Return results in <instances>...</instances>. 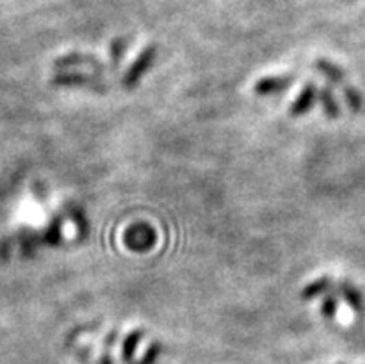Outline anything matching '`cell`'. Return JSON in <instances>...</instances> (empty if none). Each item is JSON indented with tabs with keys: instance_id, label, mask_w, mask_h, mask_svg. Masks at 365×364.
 <instances>
[{
	"instance_id": "cell-1",
	"label": "cell",
	"mask_w": 365,
	"mask_h": 364,
	"mask_svg": "<svg viewBox=\"0 0 365 364\" xmlns=\"http://www.w3.org/2000/svg\"><path fill=\"white\" fill-rule=\"evenodd\" d=\"M156 45H147L141 52H139V56L130 63V67L126 69L123 76V84L124 88H132V86H136L137 82L141 80V76L150 69V65L154 63L156 58Z\"/></svg>"
},
{
	"instance_id": "cell-2",
	"label": "cell",
	"mask_w": 365,
	"mask_h": 364,
	"mask_svg": "<svg viewBox=\"0 0 365 364\" xmlns=\"http://www.w3.org/2000/svg\"><path fill=\"white\" fill-rule=\"evenodd\" d=\"M317 97V86L314 80L304 82V86L301 88L298 95L293 99L290 106V115L291 117H298V115H303L309 110V108L314 106V102H316Z\"/></svg>"
},
{
	"instance_id": "cell-3",
	"label": "cell",
	"mask_w": 365,
	"mask_h": 364,
	"mask_svg": "<svg viewBox=\"0 0 365 364\" xmlns=\"http://www.w3.org/2000/svg\"><path fill=\"white\" fill-rule=\"evenodd\" d=\"M293 82H295V76L293 75L263 76V78L256 80V84H254V93L256 95L279 93V91H282V89L290 88Z\"/></svg>"
},
{
	"instance_id": "cell-4",
	"label": "cell",
	"mask_w": 365,
	"mask_h": 364,
	"mask_svg": "<svg viewBox=\"0 0 365 364\" xmlns=\"http://www.w3.org/2000/svg\"><path fill=\"white\" fill-rule=\"evenodd\" d=\"M54 65L56 67H75V65H89L93 67L95 71H104V63H100L99 60H95L93 56H86V54H65V56H60L58 60H54Z\"/></svg>"
},
{
	"instance_id": "cell-5",
	"label": "cell",
	"mask_w": 365,
	"mask_h": 364,
	"mask_svg": "<svg viewBox=\"0 0 365 364\" xmlns=\"http://www.w3.org/2000/svg\"><path fill=\"white\" fill-rule=\"evenodd\" d=\"M52 84L58 86H86V84H93L95 88L100 89V84L95 80L93 76L84 75V73H62L52 78Z\"/></svg>"
},
{
	"instance_id": "cell-6",
	"label": "cell",
	"mask_w": 365,
	"mask_h": 364,
	"mask_svg": "<svg viewBox=\"0 0 365 364\" xmlns=\"http://www.w3.org/2000/svg\"><path fill=\"white\" fill-rule=\"evenodd\" d=\"M317 97H319V101H321V106L325 110V113L328 115V120H338L340 117V104L335 102V97L332 93V89L328 88V86H322L319 91H317Z\"/></svg>"
},
{
	"instance_id": "cell-7",
	"label": "cell",
	"mask_w": 365,
	"mask_h": 364,
	"mask_svg": "<svg viewBox=\"0 0 365 364\" xmlns=\"http://www.w3.org/2000/svg\"><path fill=\"white\" fill-rule=\"evenodd\" d=\"M316 67L321 71L322 75L327 76L328 80L334 82V84H343V82H345V71L341 69L340 65L325 60V58H319V60H317Z\"/></svg>"
},
{
	"instance_id": "cell-8",
	"label": "cell",
	"mask_w": 365,
	"mask_h": 364,
	"mask_svg": "<svg viewBox=\"0 0 365 364\" xmlns=\"http://www.w3.org/2000/svg\"><path fill=\"white\" fill-rule=\"evenodd\" d=\"M332 286V281H330V277L322 275L316 281H311L308 286H304L303 290V299H316L319 295H325Z\"/></svg>"
},
{
	"instance_id": "cell-9",
	"label": "cell",
	"mask_w": 365,
	"mask_h": 364,
	"mask_svg": "<svg viewBox=\"0 0 365 364\" xmlns=\"http://www.w3.org/2000/svg\"><path fill=\"white\" fill-rule=\"evenodd\" d=\"M338 292H340L341 297H343L354 310H362L364 302H362V294H360V290L356 288V286H353L351 283H345V281H341V283L338 284Z\"/></svg>"
},
{
	"instance_id": "cell-10",
	"label": "cell",
	"mask_w": 365,
	"mask_h": 364,
	"mask_svg": "<svg viewBox=\"0 0 365 364\" xmlns=\"http://www.w3.org/2000/svg\"><path fill=\"white\" fill-rule=\"evenodd\" d=\"M143 339V331L141 329H134L132 333L126 334V339L123 340V345H121V353H123V361H130L136 353V348L139 344V340Z\"/></svg>"
},
{
	"instance_id": "cell-11",
	"label": "cell",
	"mask_w": 365,
	"mask_h": 364,
	"mask_svg": "<svg viewBox=\"0 0 365 364\" xmlns=\"http://www.w3.org/2000/svg\"><path fill=\"white\" fill-rule=\"evenodd\" d=\"M343 95H345V101L349 104V108L353 110V112H360L362 106H364V99H362V95L354 86H343Z\"/></svg>"
},
{
	"instance_id": "cell-12",
	"label": "cell",
	"mask_w": 365,
	"mask_h": 364,
	"mask_svg": "<svg viewBox=\"0 0 365 364\" xmlns=\"http://www.w3.org/2000/svg\"><path fill=\"white\" fill-rule=\"evenodd\" d=\"M335 308H338V295L334 294L322 295V303H321L322 316H325V318H334Z\"/></svg>"
},
{
	"instance_id": "cell-13",
	"label": "cell",
	"mask_w": 365,
	"mask_h": 364,
	"mask_svg": "<svg viewBox=\"0 0 365 364\" xmlns=\"http://www.w3.org/2000/svg\"><path fill=\"white\" fill-rule=\"evenodd\" d=\"M124 51V39H115L112 45V60L113 65H117L119 60H121V54Z\"/></svg>"
},
{
	"instance_id": "cell-14",
	"label": "cell",
	"mask_w": 365,
	"mask_h": 364,
	"mask_svg": "<svg viewBox=\"0 0 365 364\" xmlns=\"http://www.w3.org/2000/svg\"><path fill=\"white\" fill-rule=\"evenodd\" d=\"M60 227H62L60 220H54L52 223H50L49 233H47V236H49L50 242H60Z\"/></svg>"
}]
</instances>
